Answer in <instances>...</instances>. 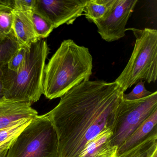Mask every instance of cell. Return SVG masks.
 Wrapping results in <instances>:
<instances>
[{
  "label": "cell",
  "mask_w": 157,
  "mask_h": 157,
  "mask_svg": "<svg viewBox=\"0 0 157 157\" xmlns=\"http://www.w3.org/2000/svg\"><path fill=\"white\" fill-rule=\"evenodd\" d=\"M2 35H3V34H2L1 33H0V36H1Z\"/></svg>",
  "instance_id": "cell-26"
},
{
  "label": "cell",
  "mask_w": 157,
  "mask_h": 157,
  "mask_svg": "<svg viewBox=\"0 0 157 157\" xmlns=\"http://www.w3.org/2000/svg\"><path fill=\"white\" fill-rule=\"evenodd\" d=\"M152 157H157V151L154 152V154H153Z\"/></svg>",
  "instance_id": "cell-25"
},
{
  "label": "cell",
  "mask_w": 157,
  "mask_h": 157,
  "mask_svg": "<svg viewBox=\"0 0 157 157\" xmlns=\"http://www.w3.org/2000/svg\"><path fill=\"white\" fill-rule=\"evenodd\" d=\"M11 13L13 19L12 30L21 47H30L32 44L40 40L34 27V13L17 9H13Z\"/></svg>",
  "instance_id": "cell-10"
},
{
  "label": "cell",
  "mask_w": 157,
  "mask_h": 157,
  "mask_svg": "<svg viewBox=\"0 0 157 157\" xmlns=\"http://www.w3.org/2000/svg\"><path fill=\"white\" fill-rule=\"evenodd\" d=\"M124 91L116 82H82L48 112L58 137L59 157H78L87 144L112 130Z\"/></svg>",
  "instance_id": "cell-1"
},
{
  "label": "cell",
  "mask_w": 157,
  "mask_h": 157,
  "mask_svg": "<svg viewBox=\"0 0 157 157\" xmlns=\"http://www.w3.org/2000/svg\"><path fill=\"white\" fill-rule=\"evenodd\" d=\"M49 53L47 43L41 39L27 48L18 72L10 70L7 65L2 68L5 99L32 104L40 99L43 94L46 60Z\"/></svg>",
  "instance_id": "cell-3"
},
{
  "label": "cell",
  "mask_w": 157,
  "mask_h": 157,
  "mask_svg": "<svg viewBox=\"0 0 157 157\" xmlns=\"http://www.w3.org/2000/svg\"><path fill=\"white\" fill-rule=\"evenodd\" d=\"M5 89H4V77L2 68H0V101L4 97Z\"/></svg>",
  "instance_id": "cell-23"
},
{
  "label": "cell",
  "mask_w": 157,
  "mask_h": 157,
  "mask_svg": "<svg viewBox=\"0 0 157 157\" xmlns=\"http://www.w3.org/2000/svg\"><path fill=\"white\" fill-rule=\"evenodd\" d=\"M58 142L48 113L37 115L16 138L6 157H59Z\"/></svg>",
  "instance_id": "cell-5"
},
{
  "label": "cell",
  "mask_w": 157,
  "mask_h": 157,
  "mask_svg": "<svg viewBox=\"0 0 157 157\" xmlns=\"http://www.w3.org/2000/svg\"><path fill=\"white\" fill-rule=\"evenodd\" d=\"M28 48L21 47L12 57L7 65L8 69L13 72H18L23 64Z\"/></svg>",
  "instance_id": "cell-20"
},
{
  "label": "cell",
  "mask_w": 157,
  "mask_h": 157,
  "mask_svg": "<svg viewBox=\"0 0 157 157\" xmlns=\"http://www.w3.org/2000/svg\"><path fill=\"white\" fill-rule=\"evenodd\" d=\"M126 31H132L136 42L127 64L115 81L124 92L140 81L150 83L157 79V30L130 28Z\"/></svg>",
  "instance_id": "cell-4"
},
{
  "label": "cell",
  "mask_w": 157,
  "mask_h": 157,
  "mask_svg": "<svg viewBox=\"0 0 157 157\" xmlns=\"http://www.w3.org/2000/svg\"><path fill=\"white\" fill-rule=\"evenodd\" d=\"M36 0H14V9L34 13Z\"/></svg>",
  "instance_id": "cell-21"
},
{
  "label": "cell",
  "mask_w": 157,
  "mask_h": 157,
  "mask_svg": "<svg viewBox=\"0 0 157 157\" xmlns=\"http://www.w3.org/2000/svg\"><path fill=\"white\" fill-rule=\"evenodd\" d=\"M33 21L35 31L40 40L48 37L54 29L51 24L35 13L33 14Z\"/></svg>",
  "instance_id": "cell-17"
},
{
  "label": "cell",
  "mask_w": 157,
  "mask_h": 157,
  "mask_svg": "<svg viewBox=\"0 0 157 157\" xmlns=\"http://www.w3.org/2000/svg\"><path fill=\"white\" fill-rule=\"evenodd\" d=\"M145 81H140L136 84L132 91L128 94H124L123 99L128 101L139 100L151 94L145 87Z\"/></svg>",
  "instance_id": "cell-18"
},
{
  "label": "cell",
  "mask_w": 157,
  "mask_h": 157,
  "mask_svg": "<svg viewBox=\"0 0 157 157\" xmlns=\"http://www.w3.org/2000/svg\"><path fill=\"white\" fill-rule=\"evenodd\" d=\"M20 48L13 31L0 36V68L8 65Z\"/></svg>",
  "instance_id": "cell-14"
},
{
  "label": "cell",
  "mask_w": 157,
  "mask_h": 157,
  "mask_svg": "<svg viewBox=\"0 0 157 157\" xmlns=\"http://www.w3.org/2000/svg\"><path fill=\"white\" fill-rule=\"evenodd\" d=\"M32 119H22L10 127L0 130V153L10 148Z\"/></svg>",
  "instance_id": "cell-15"
},
{
  "label": "cell",
  "mask_w": 157,
  "mask_h": 157,
  "mask_svg": "<svg viewBox=\"0 0 157 157\" xmlns=\"http://www.w3.org/2000/svg\"><path fill=\"white\" fill-rule=\"evenodd\" d=\"M87 0H36L34 13L44 18L54 27L73 24L83 15Z\"/></svg>",
  "instance_id": "cell-7"
},
{
  "label": "cell",
  "mask_w": 157,
  "mask_h": 157,
  "mask_svg": "<svg viewBox=\"0 0 157 157\" xmlns=\"http://www.w3.org/2000/svg\"><path fill=\"white\" fill-rule=\"evenodd\" d=\"M117 0H87L83 15L90 22L104 21L114 8Z\"/></svg>",
  "instance_id": "cell-13"
},
{
  "label": "cell",
  "mask_w": 157,
  "mask_h": 157,
  "mask_svg": "<svg viewBox=\"0 0 157 157\" xmlns=\"http://www.w3.org/2000/svg\"><path fill=\"white\" fill-rule=\"evenodd\" d=\"M157 151V132L118 157H152Z\"/></svg>",
  "instance_id": "cell-16"
},
{
  "label": "cell",
  "mask_w": 157,
  "mask_h": 157,
  "mask_svg": "<svg viewBox=\"0 0 157 157\" xmlns=\"http://www.w3.org/2000/svg\"><path fill=\"white\" fill-rule=\"evenodd\" d=\"M93 58L89 48L73 40H64L46 65L43 94L53 100L88 81L92 73Z\"/></svg>",
  "instance_id": "cell-2"
},
{
  "label": "cell",
  "mask_w": 157,
  "mask_h": 157,
  "mask_svg": "<svg viewBox=\"0 0 157 157\" xmlns=\"http://www.w3.org/2000/svg\"><path fill=\"white\" fill-rule=\"evenodd\" d=\"M10 10H0V33L8 35L12 30V13Z\"/></svg>",
  "instance_id": "cell-19"
},
{
  "label": "cell",
  "mask_w": 157,
  "mask_h": 157,
  "mask_svg": "<svg viewBox=\"0 0 157 157\" xmlns=\"http://www.w3.org/2000/svg\"><path fill=\"white\" fill-rule=\"evenodd\" d=\"M37 115L38 112L30 103L3 98L0 101V130L13 125L20 120L33 119Z\"/></svg>",
  "instance_id": "cell-9"
},
{
  "label": "cell",
  "mask_w": 157,
  "mask_h": 157,
  "mask_svg": "<svg viewBox=\"0 0 157 157\" xmlns=\"http://www.w3.org/2000/svg\"><path fill=\"white\" fill-rule=\"evenodd\" d=\"M157 110V92L134 101L123 99L117 111L109 140L110 145L119 147L125 140L154 111Z\"/></svg>",
  "instance_id": "cell-6"
},
{
  "label": "cell",
  "mask_w": 157,
  "mask_h": 157,
  "mask_svg": "<svg viewBox=\"0 0 157 157\" xmlns=\"http://www.w3.org/2000/svg\"><path fill=\"white\" fill-rule=\"evenodd\" d=\"M112 130H104L85 146L78 157H118V147L110 145Z\"/></svg>",
  "instance_id": "cell-12"
},
{
  "label": "cell",
  "mask_w": 157,
  "mask_h": 157,
  "mask_svg": "<svg viewBox=\"0 0 157 157\" xmlns=\"http://www.w3.org/2000/svg\"><path fill=\"white\" fill-rule=\"evenodd\" d=\"M8 150H7L5 151H3V152L0 153V157H6L7 153H8Z\"/></svg>",
  "instance_id": "cell-24"
},
{
  "label": "cell",
  "mask_w": 157,
  "mask_h": 157,
  "mask_svg": "<svg viewBox=\"0 0 157 157\" xmlns=\"http://www.w3.org/2000/svg\"><path fill=\"white\" fill-rule=\"evenodd\" d=\"M157 110L145 119L118 148L117 157L128 151L157 132Z\"/></svg>",
  "instance_id": "cell-11"
},
{
  "label": "cell",
  "mask_w": 157,
  "mask_h": 157,
  "mask_svg": "<svg viewBox=\"0 0 157 157\" xmlns=\"http://www.w3.org/2000/svg\"><path fill=\"white\" fill-rule=\"evenodd\" d=\"M137 2V0H117L109 16L104 21L94 23L104 40L114 42L125 36L126 25Z\"/></svg>",
  "instance_id": "cell-8"
},
{
  "label": "cell",
  "mask_w": 157,
  "mask_h": 157,
  "mask_svg": "<svg viewBox=\"0 0 157 157\" xmlns=\"http://www.w3.org/2000/svg\"><path fill=\"white\" fill-rule=\"evenodd\" d=\"M14 8V0H0V10H12Z\"/></svg>",
  "instance_id": "cell-22"
}]
</instances>
